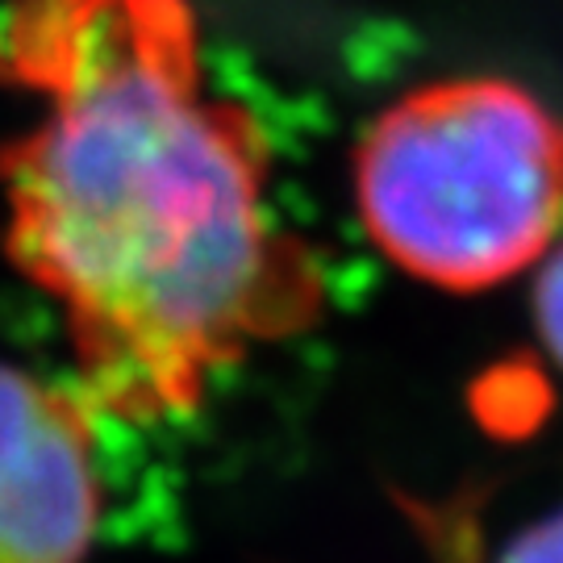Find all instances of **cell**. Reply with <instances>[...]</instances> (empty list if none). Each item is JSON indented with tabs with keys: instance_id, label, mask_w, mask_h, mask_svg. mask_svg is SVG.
<instances>
[{
	"instance_id": "1",
	"label": "cell",
	"mask_w": 563,
	"mask_h": 563,
	"mask_svg": "<svg viewBox=\"0 0 563 563\" xmlns=\"http://www.w3.org/2000/svg\"><path fill=\"white\" fill-rule=\"evenodd\" d=\"M0 84L42 104L0 151L4 251L97 418H188L325 322L322 255L276 209L260 113L209 80L192 0H9Z\"/></svg>"
},
{
	"instance_id": "2",
	"label": "cell",
	"mask_w": 563,
	"mask_h": 563,
	"mask_svg": "<svg viewBox=\"0 0 563 563\" xmlns=\"http://www.w3.org/2000/svg\"><path fill=\"white\" fill-rule=\"evenodd\" d=\"M363 239L401 276L488 292L563 242V118L509 76H451L388 101L351 151Z\"/></svg>"
},
{
	"instance_id": "3",
	"label": "cell",
	"mask_w": 563,
	"mask_h": 563,
	"mask_svg": "<svg viewBox=\"0 0 563 563\" xmlns=\"http://www.w3.org/2000/svg\"><path fill=\"white\" fill-rule=\"evenodd\" d=\"M97 413L76 384L0 363V563H84L101 539Z\"/></svg>"
},
{
	"instance_id": "4",
	"label": "cell",
	"mask_w": 563,
	"mask_h": 563,
	"mask_svg": "<svg viewBox=\"0 0 563 563\" xmlns=\"http://www.w3.org/2000/svg\"><path fill=\"white\" fill-rule=\"evenodd\" d=\"M530 313H534V330H539L543 351L563 372V242L539 263V272H534Z\"/></svg>"
},
{
	"instance_id": "5",
	"label": "cell",
	"mask_w": 563,
	"mask_h": 563,
	"mask_svg": "<svg viewBox=\"0 0 563 563\" xmlns=\"http://www.w3.org/2000/svg\"><path fill=\"white\" fill-rule=\"evenodd\" d=\"M497 563H563V505L543 514L539 522L522 526L501 547Z\"/></svg>"
}]
</instances>
